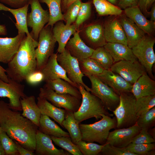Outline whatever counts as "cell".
Returning <instances> with one entry per match:
<instances>
[{
    "mask_svg": "<svg viewBox=\"0 0 155 155\" xmlns=\"http://www.w3.org/2000/svg\"><path fill=\"white\" fill-rule=\"evenodd\" d=\"M0 125L2 131L26 149L34 152L38 127L8 104L0 101Z\"/></svg>",
    "mask_w": 155,
    "mask_h": 155,
    "instance_id": "6da1fadb",
    "label": "cell"
},
{
    "mask_svg": "<svg viewBox=\"0 0 155 155\" xmlns=\"http://www.w3.org/2000/svg\"><path fill=\"white\" fill-rule=\"evenodd\" d=\"M38 41L26 36L13 57L7 64L5 69L9 78L21 83L26 77L37 69L35 49Z\"/></svg>",
    "mask_w": 155,
    "mask_h": 155,
    "instance_id": "7a4b0ae2",
    "label": "cell"
},
{
    "mask_svg": "<svg viewBox=\"0 0 155 155\" xmlns=\"http://www.w3.org/2000/svg\"><path fill=\"white\" fill-rule=\"evenodd\" d=\"M78 88L82 95V101L79 109L73 114L79 123L90 118H95L97 120L101 119L102 115L113 116L108 112L98 97L87 91L81 84L78 85Z\"/></svg>",
    "mask_w": 155,
    "mask_h": 155,
    "instance_id": "3957f363",
    "label": "cell"
},
{
    "mask_svg": "<svg viewBox=\"0 0 155 155\" xmlns=\"http://www.w3.org/2000/svg\"><path fill=\"white\" fill-rule=\"evenodd\" d=\"M101 119L91 124H80L79 126L82 135V140L88 142H97L105 144L110 131L116 128L115 117L111 118L102 115Z\"/></svg>",
    "mask_w": 155,
    "mask_h": 155,
    "instance_id": "277c9868",
    "label": "cell"
},
{
    "mask_svg": "<svg viewBox=\"0 0 155 155\" xmlns=\"http://www.w3.org/2000/svg\"><path fill=\"white\" fill-rule=\"evenodd\" d=\"M119 104L112 112L117 120V128H127L137 122L138 117L135 111L136 99L131 92L121 93Z\"/></svg>",
    "mask_w": 155,
    "mask_h": 155,
    "instance_id": "5b68a950",
    "label": "cell"
},
{
    "mask_svg": "<svg viewBox=\"0 0 155 155\" xmlns=\"http://www.w3.org/2000/svg\"><path fill=\"white\" fill-rule=\"evenodd\" d=\"M52 28L46 25L39 33L38 45L35 49L37 70L40 71L42 69L54 53L56 41L53 35Z\"/></svg>",
    "mask_w": 155,
    "mask_h": 155,
    "instance_id": "8992f818",
    "label": "cell"
},
{
    "mask_svg": "<svg viewBox=\"0 0 155 155\" xmlns=\"http://www.w3.org/2000/svg\"><path fill=\"white\" fill-rule=\"evenodd\" d=\"M155 39L153 36H145L135 46L131 48L133 53L144 67L148 75L154 78L152 72V67L155 62L153 47Z\"/></svg>",
    "mask_w": 155,
    "mask_h": 155,
    "instance_id": "52a82bcc",
    "label": "cell"
},
{
    "mask_svg": "<svg viewBox=\"0 0 155 155\" xmlns=\"http://www.w3.org/2000/svg\"><path fill=\"white\" fill-rule=\"evenodd\" d=\"M88 77L91 83V93L101 100L108 111L113 112L119 104V95L96 76L91 75Z\"/></svg>",
    "mask_w": 155,
    "mask_h": 155,
    "instance_id": "ba28073f",
    "label": "cell"
},
{
    "mask_svg": "<svg viewBox=\"0 0 155 155\" xmlns=\"http://www.w3.org/2000/svg\"><path fill=\"white\" fill-rule=\"evenodd\" d=\"M31 10L28 13V27L32 28L30 34L35 41H38L39 33L49 22V13L42 7L38 0H31L29 3Z\"/></svg>",
    "mask_w": 155,
    "mask_h": 155,
    "instance_id": "9c48e42d",
    "label": "cell"
},
{
    "mask_svg": "<svg viewBox=\"0 0 155 155\" xmlns=\"http://www.w3.org/2000/svg\"><path fill=\"white\" fill-rule=\"evenodd\" d=\"M39 97L57 107L63 108L73 113L78 110L81 103L80 99L69 94H57L52 90L43 87L40 89Z\"/></svg>",
    "mask_w": 155,
    "mask_h": 155,
    "instance_id": "30bf717a",
    "label": "cell"
},
{
    "mask_svg": "<svg viewBox=\"0 0 155 155\" xmlns=\"http://www.w3.org/2000/svg\"><path fill=\"white\" fill-rule=\"evenodd\" d=\"M57 60L59 64L66 71L69 79L76 86L82 85L87 91L90 92L91 88L83 81L84 75L81 72L79 62L76 58L72 56L68 51L65 49L62 52L57 54Z\"/></svg>",
    "mask_w": 155,
    "mask_h": 155,
    "instance_id": "8fae6325",
    "label": "cell"
},
{
    "mask_svg": "<svg viewBox=\"0 0 155 155\" xmlns=\"http://www.w3.org/2000/svg\"><path fill=\"white\" fill-rule=\"evenodd\" d=\"M8 78V82L0 79V97H7L9 99L8 104L11 109L21 111L20 99L26 96L24 93L25 86L21 83Z\"/></svg>",
    "mask_w": 155,
    "mask_h": 155,
    "instance_id": "7c38bea8",
    "label": "cell"
},
{
    "mask_svg": "<svg viewBox=\"0 0 155 155\" xmlns=\"http://www.w3.org/2000/svg\"><path fill=\"white\" fill-rule=\"evenodd\" d=\"M78 30L82 39L87 46L93 49L104 47L107 43L103 24L100 22L85 25Z\"/></svg>",
    "mask_w": 155,
    "mask_h": 155,
    "instance_id": "4fadbf2b",
    "label": "cell"
},
{
    "mask_svg": "<svg viewBox=\"0 0 155 155\" xmlns=\"http://www.w3.org/2000/svg\"><path fill=\"white\" fill-rule=\"evenodd\" d=\"M110 70L132 84L146 72L138 61L133 62L121 61L114 63Z\"/></svg>",
    "mask_w": 155,
    "mask_h": 155,
    "instance_id": "5bb4252c",
    "label": "cell"
},
{
    "mask_svg": "<svg viewBox=\"0 0 155 155\" xmlns=\"http://www.w3.org/2000/svg\"><path fill=\"white\" fill-rule=\"evenodd\" d=\"M141 129L137 123L132 126L117 128L109 132L105 144L120 148H125L131 143L133 137Z\"/></svg>",
    "mask_w": 155,
    "mask_h": 155,
    "instance_id": "9a60e30c",
    "label": "cell"
},
{
    "mask_svg": "<svg viewBox=\"0 0 155 155\" xmlns=\"http://www.w3.org/2000/svg\"><path fill=\"white\" fill-rule=\"evenodd\" d=\"M103 25L107 42L120 43L127 45L126 36L118 17H111L106 19Z\"/></svg>",
    "mask_w": 155,
    "mask_h": 155,
    "instance_id": "2e32d148",
    "label": "cell"
},
{
    "mask_svg": "<svg viewBox=\"0 0 155 155\" xmlns=\"http://www.w3.org/2000/svg\"><path fill=\"white\" fill-rule=\"evenodd\" d=\"M25 36V33H22L12 38L0 37V62L7 64L12 60Z\"/></svg>",
    "mask_w": 155,
    "mask_h": 155,
    "instance_id": "e0dca14e",
    "label": "cell"
},
{
    "mask_svg": "<svg viewBox=\"0 0 155 155\" xmlns=\"http://www.w3.org/2000/svg\"><path fill=\"white\" fill-rule=\"evenodd\" d=\"M96 76L119 95L122 93L131 92L132 84L110 69H104L102 73Z\"/></svg>",
    "mask_w": 155,
    "mask_h": 155,
    "instance_id": "ac0fdd59",
    "label": "cell"
},
{
    "mask_svg": "<svg viewBox=\"0 0 155 155\" xmlns=\"http://www.w3.org/2000/svg\"><path fill=\"white\" fill-rule=\"evenodd\" d=\"M57 54L53 53L40 70L44 75L43 81L46 82L60 78L68 82L77 87L76 85L69 79L65 70L58 62Z\"/></svg>",
    "mask_w": 155,
    "mask_h": 155,
    "instance_id": "d6986e66",
    "label": "cell"
},
{
    "mask_svg": "<svg viewBox=\"0 0 155 155\" xmlns=\"http://www.w3.org/2000/svg\"><path fill=\"white\" fill-rule=\"evenodd\" d=\"M118 17L126 36L127 45L131 49L145 36V33L125 14H122Z\"/></svg>",
    "mask_w": 155,
    "mask_h": 155,
    "instance_id": "ffe728a7",
    "label": "cell"
},
{
    "mask_svg": "<svg viewBox=\"0 0 155 155\" xmlns=\"http://www.w3.org/2000/svg\"><path fill=\"white\" fill-rule=\"evenodd\" d=\"M71 56L80 61L90 57L94 49L87 46L80 37L79 30L67 42L65 47Z\"/></svg>",
    "mask_w": 155,
    "mask_h": 155,
    "instance_id": "44dd1931",
    "label": "cell"
},
{
    "mask_svg": "<svg viewBox=\"0 0 155 155\" xmlns=\"http://www.w3.org/2000/svg\"><path fill=\"white\" fill-rule=\"evenodd\" d=\"M35 151L39 155H71L69 153L63 149L56 148L50 136L38 130L36 135Z\"/></svg>",
    "mask_w": 155,
    "mask_h": 155,
    "instance_id": "7402d4cb",
    "label": "cell"
},
{
    "mask_svg": "<svg viewBox=\"0 0 155 155\" xmlns=\"http://www.w3.org/2000/svg\"><path fill=\"white\" fill-rule=\"evenodd\" d=\"M77 31L74 23L71 25L65 24L63 21L57 22L52 28L53 36L58 44L57 52L60 53L65 49L66 45L71 36Z\"/></svg>",
    "mask_w": 155,
    "mask_h": 155,
    "instance_id": "603a6c76",
    "label": "cell"
},
{
    "mask_svg": "<svg viewBox=\"0 0 155 155\" xmlns=\"http://www.w3.org/2000/svg\"><path fill=\"white\" fill-rule=\"evenodd\" d=\"M124 13L145 33L153 36L155 30V22L148 20L138 6L126 8L124 9Z\"/></svg>",
    "mask_w": 155,
    "mask_h": 155,
    "instance_id": "cb8c5ba5",
    "label": "cell"
},
{
    "mask_svg": "<svg viewBox=\"0 0 155 155\" xmlns=\"http://www.w3.org/2000/svg\"><path fill=\"white\" fill-rule=\"evenodd\" d=\"M104 47L111 55L114 63L122 60L132 62L138 61L133 53L131 49L127 45L108 42Z\"/></svg>",
    "mask_w": 155,
    "mask_h": 155,
    "instance_id": "d4e9b609",
    "label": "cell"
},
{
    "mask_svg": "<svg viewBox=\"0 0 155 155\" xmlns=\"http://www.w3.org/2000/svg\"><path fill=\"white\" fill-rule=\"evenodd\" d=\"M131 92L136 99L155 95V81L145 72L132 84Z\"/></svg>",
    "mask_w": 155,
    "mask_h": 155,
    "instance_id": "484cf974",
    "label": "cell"
},
{
    "mask_svg": "<svg viewBox=\"0 0 155 155\" xmlns=\"http://www.w3.org/2000/svg\"><path fill=\"white\" fill-rule=\"evenodd\" d=\"M29 5L27 4L21 8L12 9L7 7L0 2V11H9L13 16L16 21L15 25L18 33H25L27 36L32 38L28 29L27 22Z\"/></svg>",
    "mask_w": 155,
    "mask_h": 155,
    "instance_id": "4316f807",
    "label": "cell"
},
{
    "mask_svg": "<svg viewBox=\"0 0 155 155\" xmlns=\"http://www.w3.org/2000/svg\"><path fill=\"white\" fill-rule=\"evenodd\" d=\"M20 102L23 111L22 115L38 127L41 113L34 96H26L20 99Z\"/></svg>",
    "mask_w": 155,
    "mask_h": 155,
    "instance_id": "83f0119b",
    "label": "cell"
},
{
    "mask_svg": "<svg viewBox=\"0 0 155 155\" xmlns=\"http://www.w3.org/2000/svg\"><path fill=\"white\" fill-rule=\"evenodd\" d=\"M45 82L43 88L52 90L57 94H68L81 99L82 98L78 88L63 79L59 78Z\"/></svg>",
    "mask_w": 155,
    "mask_h": 155,
    "instance_id": "f1b7e54d",
    "label": "cell"
},
{
    "mask_svg": "<svg viewBox=\"0 0 155 155\" xmlns=\"http://www.w3.org/2000/svg\"><path fill=\"white\" fill-rule=\"evenodd\" d=\"M37 100V104L41 114L52 118L62 127V123L65 119V109L57 107L46 100L39 96Z\"/></svg>",
    "mask_w": 155,
    "mask_h": 155,
    "instance_id": "f546056e",
    "label": "cell"
},
{
    "mask_svg": "<svg viewBox=\"0 0 155 155\" xmlns=\"http://www.w3.org/2000/svg\"><path fill=\"white\" fill-rule=\"evenodd\" d=\"M38 130L50 137H69L68 133L62 130L51 120L48 116L41 114L39 120Z\"/></svg>",
    "mask_w": 155,
    "mask_h": 155,
    "instance_id": "4dcf8cb0",
    "label": "cell"
},
{
    "mask_svg": "<svg viewBox=\"0 0 155 155\" xmlns=\"http://www.w3.org/2000/svg\"><path fill=\"white\" fill-rule=\"evenodd\" d=\"M65 110V119L62 123V127L67 130L72 142L76 144L82 140L80 123L75 118L73 112Z\"/></svg>",
    "mask_w": 155,
    "mask_h": 155,
    "instance_id": "1f68e13d",
    "label": "cell"
},
{
    "mask_svg": "<svg viewBox=\"0 0 155 155\" xmlns=\"http://www.w3.org/2000/svg\"><path fill=\"white\" fill-rule=\"evenodd\" d=\"M40 3H44L47 6L49 13V20L46 26L53 27L59 21H63V14L61 9V0H38Z\"/></svg>",
    "mask_w": 155,
    "mask_h": 155,
    "instance_id": "d6a6232c",
    "label": "cell"
},
{
    "mask_svg": "<svg viewBox=\"0 0 155 155\" xmlns=\"http://www.w3.org/2000/svg\"><path fill=\"white\" fill-rule=\"evenodd\" d=\"M93 3L96 12L100 16H119L123 12L122 10L119 7L106 0H93Z\"/></svg>",
    "mask_w": 155,
    "mask_h": 155,
    "instance_id": "836d02e7",
    "label": "cell"
},
{
    "mask_svg": "<svg viewBox=\"0 0 155 155\" xmlns=\"http://www.w3.org/2000/svg\"><path fill=\"white\" fill-rule=\"evenodd\" d=\"M81 71L84 76H96L102 73L104 69L94 59L90 57L78 61Z\"/></svg>",
    "mask_w": 155,
    "mask_h": 155,
    "instance_id": "e575fe53",
    "label": "cell"
},
{
    "mask_svg": "<svg viewBox=\"0 0 155 155\" xmlns=\"http://www.w3.org/2000/svg\"><path fill=\"white\" fill-rule=\"evenodd\" d=\"M90 57L97 61L104 69H110L114 63L111 55L104 47L95 49Z\"/></svg>",
    "mask_w": 155,
    "mask_h": 155,
    "instance_id": "d590c367",
    "label": "cell"
},
{
    "mask_svg": "<svg viewBox=\"0 0 155 155\" xmlns=\"http://www.w3.org/2000/svg\"><path fill=\"white\" fill-rule=\"evenodd\" d=\"M155 106V95L142 97L136 99L135 108L138 117Z\"/></svg>",
    "mask_w": 155,
    "mask_h": 155,
    "instance_id": "8d00e7d4",
    "label": "cell"
},
{
    "mask_svg": "<svg viewBox=\"0 0 155 155\" xmlns=\"http://www.w3.org/2000/svg\"><path fill=\"white\" fill-rule=\"evenodd\" d=\"M54 143L73 155H83L76 145L72 142L70 137H51Z\"/></svg>",
    "mask_w": 155,
    "mask_h": 155,
    "instance_id": "74e56055",
    "label": "cell"
},
{
    "mask_svg": "<svg viewBox=\"0 0 155 155\" xmlns=\"http://www.w3.org/2000/svg\"><path fill=\"white\" fill-rule=\"evenodd\" d=\"M141 129L146 131L154 126L155 124V106L138 118L136 122Z\"/></svg>",
    "mask_w": 155,
    "mask_h": 155,
    "instance_id": "f35d334b",
    "label": "cell"
},
{
    "mask_svg": "<svg viewBox=\"0 0 155 155\" xmlns=\"http://www.w3.org/2000/svg\"><path fill=\"white\" fill-rule=\"evenodd\" d=\"M76 145L83 155H97L100 153L104 145L92 142H86L82 140Z\"/></svg>",
    "mask_w": 155,
    "mask_h": 155,
    "instance_id": "ab89813d",
    "label": "cell"
},
{
    "mask_svg": "<svg viewBox=\"0 0 155 155\" xmlns=\"http://www.w3.org/2000/svg\"><path fill=\"white\" fill-rule=\"evenodd\" d=\"M81 0H78L73 3L63 14V21L66 25H69L75 23L82 2Z\"/></svg>",
    "mask_w": 155,
    "mask_h": 155,
    "instance_id": "60d3db41",
    "label": "cell"
},
{
    "mask_svg": "<svg viewBox=\"0 0 155 155\" xmlns=\"http://www.w3.org/2000/svg\"><path fill=\"white\" fill-rule=\"evenodd\" d=\"M91 14V6L90 2H82L76 20L74 23L77 31L82 25L90 17Z\"/></svg>",
    "mask_w": 155,
    "mask_h": 155,
    "instance_id": "b9f144b4",
    "label": "cell"
},
{
    "mask_svg": "<svg viewBox=\"0 0 155 155\" xmlns=\"http://www.w3.org/2000/svg\"><path fill=\"white\" fill-rule=\"evenodd\" d=\"M124 148L128 151L137 155H149L150 151L155 150V143L139 144L131 143Z\"/></svg>",
    "mask_w": 155,
    "mask_h": 155,
    "instance_id": "7bdbcfd3",
    "label": "cell"
},
{
    "mask_svg": "<svg viewBox=\"0 0 155 155\" xmlns=\"http://www.w3.org/2000/svg\"><path fill=\"white\" fill-rule=\"evenodd\" d=\"M0 142L6 155H19L15 142L6 133L3 131L0 134Z\"/></svg>",
    "mask_w": 155,
    "mask_h": 155,
    "instance_id": "ee69618b",
    "label": "cell"
},
{
    "mask_svg": "<svg viewBox=\"0 0 155 155\" xmlns=\"http://www.w3.org/2000/svg\"><path fill=\"white\" fill-rule=\"evenodd\" d=\"M100 153L103 155H137L128 151L124 148L115 147L108 144L104 145Z\"/></svg>",
    "mask_w": 155,
    "mask_h": 155,
    "instance_id": "f6af8a7d",
    "label": "cell"
},
{
    "mask_svg": "<svg viewBox=\"0 0 155 155\" xmlns=\"http://www.w3.org/2000/svg\"><path fill=\"white\" fill-rule=\"evenodd\" d=\"M155 139L149 134L147 131L141 129L140 131L132 139L131 143L135 144L155 143Z\"/></svg>",
    "mask_w": 155,
    "mask_h": 155,
    "instance_id": "bcb514c9",
    "label": "cell"
},
{
    "mask_svg": "<svg viewBox=\"0 0 155 155\" xmlns=\"http://www.w3.org/2000/svg\"><path fill=\"white\" fill-rule=\"evenodd\" d=\"M44 75L40 71H36L29 74L26 78L25 80L29 84L35 85L44 80Z\"/></svg>",
    "mask_w": 155,
    "mask_h": 155,
    "instance_id": "7dc6e473",
    "label": "cell"
},
{
    "mask_svg": "<svg viewBox=\"0 0 155 155\" xmlns=\"http://www.w3.org/2000/svg\"><path fill=\"white\" fill-rule=\"evenodd\" d=\"M31 0H0V2L8 5L15 9L29 5Z\"/></svg>",
    "mask_w": 155,
    "mask_h": 155,
    "instance_id": "c3c4849f",
    "label": "cell"
},
{
    "mask_svg": "<svg viewBox=\"0 0 155 155\" xmlns=\"http://www.w3.org/2000/svg\"><path fill=\"white\" fill-rule=\"evenodd\" d=\"M155 0H139L138 6L142 12L146 15H149V8L152 5Z\"/></svg>",
    "mask_w": 155,
    "mask_h": 155,
    "instance_id": "681fc988",
    "label": "cell"
},
{
    "mask_svg": "<svg viewBox=\"0 0 155 155\" xmlns=\"http://www.w3.org/2000/svg\"><path fill=\"white\" fill-rule=\"evenodd\" d=\"M139 0H119L118 5L121 9L138 6Z\"/></svg>",
    "mask_w": 155,
    "mask_h": 155,
    "instance_id": "f907efd6",
    "label": "cell"
},
{
    "mask_svg": "<svg viewBox=\"0 0 155 155\" xmlns=\"http://www.w3.org/2000/svg\"><path fill=\"white\" fill-rule=\"evenodd\" d=\"M17 149L20 155H34V152L26 149L22 146L18 142L15 141Z\"/></svg>",
    "mask_w": 155,
    "mask_h": 155,
    "instance_id": "816d5d0a",
    "label": "cell"
},
{
    "mask_svg": "<svg viewBox=\"0 0 155 155\" xmlns=\"http://www.w3.org/2000/svg\"><path fill=\"white\" fill-rule=\"evenodd\" d=\"M77 0H61V9L62 13H65L69 5Z\"/></svg>",
    "mask_w": 155,
    "mask_h": 155,
    "instance_id": "f5cc1de1",
    "label": "cell"
},
{
    "mask_svg": "<svg viewBox=\"0 0 155 155\" xmlns=\"http://www.w3.org/2000/svg\"><path fill=\"white\" fill-rule=\"evenodd\" d=\"M0 79L6 82H9V78L6 73V70L0 65Z\"/></svg>",
    "mask_w": 155,
    "mask_h": 155,
    "instance_id": "db71d44e",
    "label": "cell"
},
{
    "mask_svg": "<svg viewBox=\"0 0 155 155\" xmlns=\"http://www.w3.org/2000/svg\"><path fill=\"white\" fill-rule=\"evenodd\" d=\"M149 15L150 17V20L155 21V5L153 4L151 10L149 11Z\"/></svg>",
    "mask_w": 155,
    "mask_h": 155,
    "instance_id": "11a10c76",
    "label": "cell"
},
{
    "mask_svg": "<svg viewBox=\"0 0 155 155\" xmlns=\"http://www.w3.org/2000/svg\"><path fill=\"white\" fill-rule=\"evenodd\" d=\"M7 33L6 26L4 25L0 24V36L6 35Z\"/></svg>",
    "mask_w": 155,
    "mask_h": 155,
    "instance_id": "9f6ffc18",
    "label": "cell"
},
{
    "mask_svg": "<svg viewBox=\"0 0 155 155\" xmlns=\"http://www.w3.org/2000/svg\"><path fill=\"white\" fill-rule=\"evenodd\" d=\"M148 131L152 137L155 139V127L153 128H151L149 129Z\"/></svg>",
    "mask_w": 155,
    "mask_h": 155,
    "instance_id": "6f0895ef",
    "label": "cell"
},
{
    "mask_svg": "<svg viewBox=\"0 0 155 155\" xmlns=\"http://www.w3.org/2000/svg\"><path fill=\"white\" fill-rule=\"evenodd\" d=\"M5 154L4 150L0 142V155H4Z\"/></svg>",
    "mask_w": 155,
    "mask_h": 155,
    "instance_id": "680465c9",
    "label": "cell"
},
{
    "mask_svg": "<svg viewBox=\"0 0 155 155\" xmlns=\"http://www.w3.org/2000/svg\"><path fill=\"white\" fill-rule=\"evenodd\" d=\"M108 2H109L110 3L114 5H115L117 2L119 0H106Z\"/></svg>",
    "mask_w": 155,
    "mask_h": 155,
    "instance_id": "91938a15",
    "label": "cell"
},
{
    "mask_svg": "<svg viewBox=\"0 0 155 155\" xmlns=\"http://www.w3.org/2000/svg\"><path fill=\"white\" fill-rule=\"evenodd\" d=\"M2 131L1 128V126H0V133H1V132Z\"/></svg>",
    "mask_w": 155,
    "mask_h": 155,
    "instance_id": "94428289",
    "label": "cell"
}]
</instances>
